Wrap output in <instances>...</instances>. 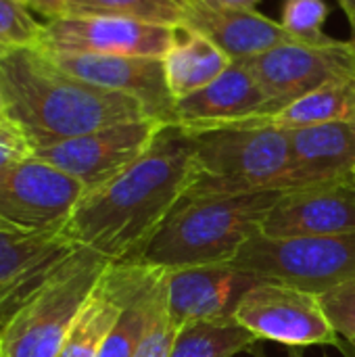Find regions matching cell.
Segmentation results:
<instances>
[{
  "mask_svg": "<svg viewBox=\"0 0 355 357\" xmlns=\"http://www.w3.org/2000/svg\"><path fill=\"white\" fill-rule=\"evenodd\" d=\"M349 184L354 186V190H355V174H354V176H352V178H349Z\"/></svg>",
  "mask_w": 355,
  "mask_h": 357,
  "instance_id": "ab89813d",
  "label": "cell"
},
{
  "mask_svg": "<svg viewBox=\"0 0 355 357\" xmlns=\"http://www.w3.org/2000/svg\"><path fill=\"white\" fill-rule=\"evenodd\" d=\"M73 249L63 232H23L0 222V287L29 280L65 259Z\"/></svg>",
  "mask_w": 355,
  "mask_h": 357,
  "instance_id": "44dd1931",
  "label": "cell"
},
{
  "mask_svg": "<svg viewBox=\"0 0 355 357\" xmlns=\"http://www.w3.org/2000/svg\"><path fill=\"white\" fill-rule=\"evenodd\" d=\"M188 134L195 178L186 197L291 190L287 130L220 126Z\"/></svg>",
  "mask_w": 355,
  "mask_h": 357,
  "instance_id": "277c9868",
  "label": "cell"
},
{
  "mask_svg": "<svg viewBox=\"0 0 355 357\" xmlns=\"http://www.w3.org/2000/svg\"><path fill=\"white\" fill-rule=\"evenodd\" d=\"M136 264H111L77 314L59 357H98L136 278Z\"/></svg>",
  "mask_w": 355,
  "mask_h": 357,
  "instance_id": "ac0fdd59",
  "label": "cell"
},
{
  "mask_svg": "<svg viewBox=\"0 0 355 357\" xmlns=\"http://www.w3.org/2000/svg\"><path fill=\"white\" fill-rule=\"evenodd\" d=\"M328 4L324 0H287L280 25L301 44H328L335 38L324 33Z\"/></svg>",
  "mask_w": 355,
  "mask_h": 357,
  "instance_id": "484cf974",
  "label": "cell"
},
{
  "mask_svg": "<svg viewBox=\"0 0 355 357\" xmlns=\"http://www.w3.org/2000/svg\"><path fill=\"white\" fill-rule=\"evenodd\" d=\"M111 266L77 247L31 291L0 333L2 357H59L84 303Z\"/></svg>",
  "mask_w": 355,
  "mask_h": 357,
  "instance_id": "5b68a950",
  "label": "cell"
},
{
  "mask_svg": "<svg viewBox=\"0 0 355 357\" xmlns=\"http://www.w3.org/2000/svg\"><path fill=\"white\" fill-rule=\"evenodd\" d=\"M349 284H352V287H354V289H355V282H349Z\"/></svg>",
  "mask_w": 355,
  "mask_h": 357,
  "instance_id": "60d3db41",
  "label": "cell"
},
{
  "mask_svg": "<svg viewBox=\"0 0 355 357\" xmlns=\"http://www.w3.org/2000/svg\"><path fill=\"white\" fill-rule=\"evenodd\" d=\"M341 8L345 10L347 19H349V25H352V31H354L355 38V0H339Z\"/></svg>",
  "mask_w": 355,
  "mask_h": 357,
  "instance_id": "836d02e7",
  "label": "cell"
},
{
  "mask_svg": "<svg viewBox=\"0 0 355 357\" xmlns=\"http://www.w3.org/2000/svg\"><path fill=\"white\" fill-rule=\"evenodd\" d=\"M38 15L44 17V21L56 19L65 15V4L63 0H25Z\"/></svg>",
  "mask_w": 355,
  "mask_h": 357,
  "instance_id": "4dcf8cb0",
  "label": "cell"
},
{
  "mask_svg": "<svg viewBox=\"0 0 355 357\" xmlns=\"http://www.w3.org/2000/svg\"><path fill=\"white\" fill-rule=\"evenodd\" d=\"M287 132L291 188L347 182L355 174V123H324Z\"/></svg>",
  "mask_w": 355,
  "mask_h": 357,
  "instance_id": "e0dca14e",
  "label": "cell"
},
{
  "mask_svg": "<svg viewBox=\"0 0 355 357\" xmlns=\"http://www.w3.org/2000/svg\"><path fill=\"white\" fill-rule=\"evenodd\" d=\"M352 46H354V71H355V38H352Z\"/></svg>",
  "mask_w": 355,
  "mask_h": 357,
  "instance_id": "f35d334b",
  "label": "cell"
},
{
  "mask_svg": "<svg viewBox=\"0 0 355 357\" xmlns=\"http://www.w3.org/2000/svg\"><path fill=\"white\" fill-rule=\"evenodd\" d=\"M0 357H2V351H0Z\"/></svg>",
  "mask_w": 355,
  "mask_h": 357,
  "instance_id": "b9f144b4",
  "label": "cell"
},
{
  "mask_svg": "<svg viewBox=\"0 0 355 357\" xmlns=\"http://www.w3.org/2000/svg\"><path fill=\"white\" fill-rule=\"evenodd\" d=\"M232 264L264 280L324 295L355 282V232L297 238L259 234L236 253Z\"/></svg>",
  "mask_w": 355,
  "mask_h": 357,
  "instance_id": "8992f818",
  "label": "cell"
},
{
  "mask_svg": "<svg viewBox=\"0 0 355 357\" xmlns=\"http://www.w3.org/2000/svg\"><path fill=\"white\" fill-rule=\"evenodd\" d=\"M268 100L255 75L239 61L205 88L176 100L174 123L186 132L228 126L264 113Z\"/></svg>",
  "mask_w": 355,
  "mask_h": 357,
  "instance_id": "9a60e30c",
  "label": "cell"
},
{
  "mask_svg": "<svg viewBox=\"0 0 355 357\" xmlns=\"http://www.w3.org/2000/svg\"><path fill=\"white\" fill-rule=\"evenodd\" d=\"M192 178V138L180 126L165 123L130 167L82 197L63 234L111 264H136L186 197Z\"/></svg>",
  "mask_w": 355,
  "mask_h": 357,
  "instance_id": "6da1fadb",
  "label": "cell"
},
{
  "mask_svg": "<svg viewBox=\"0 0 355 357\" xmlns=\"http://www.w3.org/2000/svg\"><path fill=\"white\" fill-rule=\"evenodd\" d=\"M259 282L264 278L232 261L163 272L167 314L178 331L197 322H234L239 303Z\"/></svg>",
  "mask_w": 355,
  "mask_h": 357,
  "instance_id": "7c38bea8",
  "label": "cell"
},
{
  "mask_svg": "<svg viewBox=\"0 0 355 357\" xmlns=\"http://www.w3.org/2000/svg\"><path fill=\"white\" fill-rule=\"evenodd\" d=\"M239 63L255 75L264 90L268 100L264 113H274L331 79L355 75L352 40L328 44L289 42Z\"/></svg>",
  "mask_w": 355,
  "mask_h": 357,
  "instance_id": "30bf717a",
  "label": "cell"
},
{
  "mask_svg": "<svg viewBox=\"0 0 355 357\" xmlns=\"http://www.w3.org/2000/svg\"><path fill=\"white\" fill-rule=\"evenodd\" d=\"M42 52L59 71L98 88L123 92L140 100L153 119H159L163 123H174L176 100L165 82L163 59L52 52V50H42Z\"/></svg>",
  "mask_w": 355,
  "mask_h": 357,
  "instance_id": "4fadbf2b",
  "label": "cell"
},
{
  "mask_svg": "<svg viewBox=\"0 0 355 357\" xmlns=\"http://www.w3.org/2000/svg\"><path fill=\"white\" fill-rule=\"evenodd\" d=\"M0 86L8 119L31 151L151 117L140 100L59 71L40 48H13L0 56Z\"/></svg>",
  "mask_w": 355,
  "mask_h": 357,
  "instance_id": "7a4b0ae2",
  "label": "cell"
},
{
  "mask_svg": "<svg viewBox=\"0 0 355 357\" xmlns=\"http://www.w3.org/2000/svg\"><path fill=\"white\" fill-rule=\"evenodd\" d=\"M211 6H228V8H253L259 0H201Z\"/></svg>",
  "mask_w": 355,
  "mask_h": 357,
  "instance_id": "1f68e13d",
  "label": "cell"
},
{
  "mask_svg": "<svg viewBox=\"0 0 355 357\" xmlns=\"http://www.w3.org/2000/svg\"><path fill=\"white\" fill-rule=\"evenodd\" d=\"M337 349H339V351H341L345 357H355V347L354 345H349L347 341H343V339H341V343H339V347H337Z\"/></svg>",
  "mask_w": 355,
  "mask_h": 357,
  "instance_id": "e575fe53",
  "label": "cell"
},
{
  "mask_svg": "<svg viewBox=\"0 0 355 357\" xmlns=\"http://www.w3.org/2000/svg\"><path fill=\"white\" fill-rule=\"evenodd\" d=\"M345 232H355V190L349 180L285 190L262 224L268 238Z\"/></svg>",
  "mask_w": 355,
  "mask_h": 357,
  "instance_id": "5bb4252c",
  "label": "cell"
},
{
  "mask_svg": "<svg viewBox=\"0 0 355 357\" xmlns=\"http://www.w3.org/2000/svg\"><path fill=\"white\" fill-rule=\"evenodd\" d=\"M0 128L15 130V126L8 119V111H6V100H4V94H2V86H0Z\"/></svg>",
  "mask_w": 355,
  "mask_h": 357,
  "instance_id": "d6a6232c",
  "label": "cell"
},
{
  "mask_svg": "<svg viewBox=\"0 0 355 357\" xmlns=\"http://www.w3.org/2000/svg\"><path fill=\"white\" fill-rule=\"evenodd\" d=\"M13 134H19L17 130H4V128H0V136H13Z\"/></svg>",
  "mask_w": 355,
  "mask_h": 357,
  "instance_id": "d590c367",
  "label": "cell"
},
{
  "mask_svg": "<svg viewBox=\"0 0 355 357\" xmlns=\"http://www.w3.org/2000/svg\"><path fill=\"white\" fill-rule=\"evenodd\" d=\"M8 50H13V48H8V46H4V44L0 42V56H4V54H6Z\"/></svg>",
  "mask_w": 355,
  "mask_h": 357,
  "instance_id": "74e56055",
  "label": "cell"
},
{
  "mask_svg": "<svg viewBox=\"0 0 355 357\" xmlns=\"http://www.w3.org/2000/svg\"><path fill=\"white\" fill-rule=\"evenodd\" d=\"M190 0H63L65 15H105L182 27Z\"/></svg>",
  "mask_w": 355,
  "mask_h": 357,
  "instance_id": "cb8c5ba5",
  "label": "cell"
},
{
  "mask_svg": "<svg viewBox=\"0 0 355 357\" xmlns=\"http://www.w3.org/2000/svg\"><path fill=\"white\" fill-rule=\"evenodd\" d=\"M176 335H178V328L174 326V322L167 314V299H165V284H163L157 307L151 316L149 328H146L142 343L134 357H167L172 351Z\"/></svg>",
  "mask_w": 355,
  "mask_h": 357,
  "instance_id": "4316f807",
  "label": "cell"
},
{
  "mask_svg": "<svg viewBox=\"0 0 355 357\" xmlns=\"http://www.w3.org/2000/svg\"><path fill=\"white\" fill-rule=\"evenodd\" d=\"M324 123H355V75L331 79L274 113L251 115L228 126L297 130Z\"/></svg>",
  "mask_w": 355,
  "mask_h": 357,
  "instance_id": "d6986e66",
  "label": "cell"
},
{
  "mask_svg": "<svg viewBox=\"0 0 355 357\" xmlns=\"http://www.w3.org/2000/svg\"><path fill=\"white\" fill-rule=\"evenodd\" d=\"M234 322L257 341L287 347H339L341 343L320 295L276 280H264L253 287L239 303Z\"/></svg>",
  "mask_w": 355,
  "mask_h": 357,
  "instance_id": "52a82bcc",
  "label": "cell"
},
{
  "mask_svg": "<svg viewBox=\"0 0 355 357\" xmlns=\"http://www.w3.org/2000/svg\"><path fill=\"white\" fill-rule=\"evenodd\" d=\"M25 0H0V42L8 48H40L44 21Z\"/></svg>",
  "mask_w": 355,
  "mask_h": 357,
  "instance_id": "d4e9b609",
  "label": "cell"
},
{
  "mask_svg": "<svg viewBox=\"0 0 355 357\" xmlns=\"http://www.w3.org/2000/svg\"><path fill=\"white\" fill-rule=\"evenodd\" d=\"M180 27L105 15H63L44 21L42 50L163 59Z\"/></svg>",
  "mask_w": 355,
  "mask_h": 357,
  "instance_id": "8fae6325",
  "label": "cell"
},
{
  "mask_svg": "<svg viewBox=\"0 0 355 357\" xmlns=\"http://www.w3.org/2000/svg\"><path fill=\"white\" fill-rule=\"evenodd\" d=\"M182 27L207 36L232 61H245L280 44L297 42L280 21H272L253 8L211 6L201 0L188 2Z\"/></svg>",
  "mask_w": 355,
  "mask_h": 357,
  "instance_id": "2e32d148",
  "label": "cell"
},
{
  "mask_svg": "<svg viewBox=\"0 0 355 357\" xmlns=\"http://www.w3.org/2000/svg\"><path fill=\"white\" fill-rule=\"evenodd\" d=\"M230 65L232 59L216 42L199 31L184 27L178 29L176 42L163 56L165 82L174 100L205 88Z\"/></svg>",
  "mask_w": 355,
  "mask_h": 357,
  "instance_id": "ffe728a7",
  "label": "cell"
},
{
  "mask_svg": "<svg viewBox=\"0 0 355 357\" xmlns=\"http://www.w3.org/2000/svg\"><path fill=\"white\" fill-rule=\"evenodd\" d=\"M29 155H31V146L21 134L0 136V178Z\"/></svg>",
  "mask_w": 355,
  "mask_h": 357,
  "instance_id": "f546056e",
  "label": "cell"
},
{
  "mask_svg": "<svg viewBox=\"0 0 355 357\" xmlns=\"http://www.w3.org/2000/svg\"><path fill=\"white\" fill-rule=\"evenodd\" d=\"M136 266V278L123 305V312L111 335L107 337L98 357H134L149 328L151 316L157 307L163 289V272L151 270L140 264Z\"/></svg>",
  "mask_w": 355,
  "mask_h": 357,
  "instance_id": "7402d4cb",
  "label": "cell"
},
{
  "mask_svg": "<svg viewBox=\"0 0 355 357\" xmlns=\"http://www.w3.org/2000/svg\"><path fill=\"white\" fill-rule=\"evenodd\" d=\"M255 343L257 339L236 322H197L178 331L167 357H234Z\"/></svg>",
  "mask_w": 355,
  "mask_h": 357,
  "instance_id": "603a6c76",
  "label": "cell"
},
{
  "mask_svg": "<svg viewBox=\"0 0 355 357\" xmlns=\"http://www.w3.org/2000/svg\"><path fill=\"white\" fill-rule=\"evenodd\" d=\"M84 195L80 180L29 155L0 178V222L23 232H63Z\"/></svg>",
  "mask_w": 355,
  "mask_h": 357,
  "instance_id": "ba28073f",
  "label": "cell"
},
{
  "mask_svg": "<svg viewBox=\"0 0 355 357\" xmlns=\"http://www.w3.org/2000/svg\"><path fill=\"white\" fill-rule=\"evenodd\" d=\"M56 266V264H54ZM52 266V268H54ZM50 268V270H52ZM42 272L29 280H23V282H17V284H8V287H0V333L4 331V326L8 324V320L15 316V312L21 307V303L31 295V291L48 276V272Z\"/></svg>",
  "mask_w": 355,
  "mask_h": 357,
  "instance_id": "f1b7e54d",
  "label": "cell"
},
{
  "mask_svg": "<svg viewBox=\"0 0 355 357\" xmlns=\"http://www.w3.org/2000/svg\"><path fill=\"white\" fill-rule=\"evenodd\" d=\"M285 190L184 197L136 264L169 272L228 264L255 236Z\"/></svg>",
  "mask_w": 355,
  "mask_h": 357,
  "instance_id": "3957f363",
  "label": "cell"
},
{
  "mask_svg": "<svg viewBox=\"0 0 355 357\" xmlns=\"http://www.w3.org/2000/svg\"><path fill=\"white\" fill-rule=\"evenodd\" d=\"M163 126V121L153 117L126 121L38 146L31 155L80 180L90 192L130 167L153 144Z\"/></svg>",
  "mask_w": 355,
  "mask_h": 357,
  "instance_id": "9c48e42d",
  "label": "cell"
},
{
  "mask_svg": "<svg viewBox=\"0 0 355 357\" xmlns=\"http://www.w3.org/2000/svg\"><path fill=\"white\" fill-rule=\"evenodd\" d=\"M322 305L343 341L355 347V289L352 284L320 295Z\"/></svg>",
  "mask_w": 355,
  "mask_h": 357,
  "instance_id": "83f0119b",
  "label": "cell"
},
{
  "mask_svg": "<svg viewBox=\"0 0 355 357\" xmlns=\"http://www.w3.org/2000/svg\"><path fill=\"white\" fill-rule=\"evenodd\" d=\"M257 357H268V356H266L264 351H257ZM287 357H301V354H297V351H291V354H289Z\"/></svg>",
  "mask_w": 355,
  "mask_h": 357,
  "instance_id": "8d00e7d4",
  "label": "cell"
}]
</instances>
